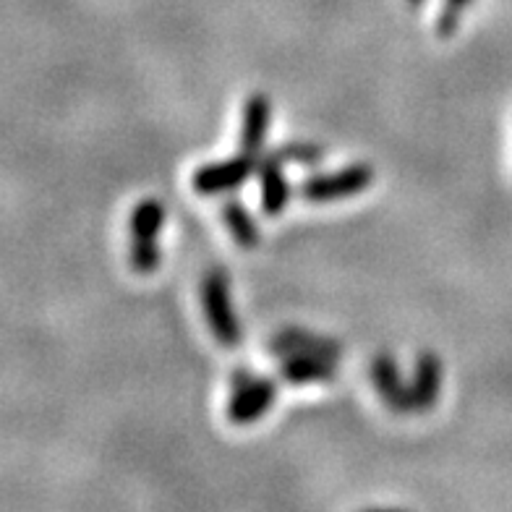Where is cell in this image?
<instances>
[{"mask_svg":"<svg viewBox=\"0 0 512 512\" xmlns=\"http://www.w3.org/2000/svg\"><path fill=\"white\" fill-rule=\"evenodd\" d=\"M272 155L283 162H293V165H304V168H317L319 162L324 160V149L319 144L309 142H290L275 149Z\"/></svg>","mask_w":512,"mask_h":512,"instance_id":"4fadbf2b","label":"cell"},{"mask_svg":"<svg viewBox=\"0 0 512 512\" xmlns=\"http://www.w3.org/2000/svg\"><path fill=\"white\" fill-rule=\"evenodd\" d=\"M270 351L275 356H322L330 361H340L343 358V345L337 340L322 335H311L304 330H283L272 337Z\"/></svg>","mask_w":512,"mask_h":512,"instance_id":"ba28073f","label":"cell"},{"mask_svg":"<svg viewBox=\"0 0 512 512\" xmlns=\"http://www.w3.org/2000/svg\"><path fill=\"white\" fill-rule=\"evenodd\" d=\"M337 377V361L322 356H285L280 358V379L288 384L332 382Z\"/></svg>","mask_w":512,"mask_h":512,"instance_id":"30bf717a","label":"cell"},{"mask_svg":"<svg viewBox=\"0 0 512 512\" xmlns=\"http://www.w3.org/2000/svg\"><path fill=\"white\" fill-rule=\"evenodd\" d=\"M259 160L262 157L238 152L230 160L209 162V165H202L196 170L194 178H191V186L199 196H228L241 189L243 183L254 176L256 168H259Z\"/></svg>","mask_w":512,"mask_h":512,"instance_id":"277c9868","label":"cell"},{"mask_svg":"<svg viewBox=\"0 0 512 512\" xmlns=\"http://www.w3.org/2000/svg\"><path fill=\"white\" fill-rule=\"evenodd\" d=\"M202 309L209 332L223 348L233 351L241 345V322L233 309L230 277L223 270H209L202 280Z\"/></svg>","mask_w":512,"mask_h":512,"instance_id":"6da1fadb","label":"cell"},{"mask_svg":"<svg viewBox=\"0 0 512 512\" xmlns=\"http://www.w3.org/2000/svg\"><path fill=\"white\" fill-rule=\"evenodd\" d=\"M220 215H223L225 228L230 230L233 241L241 246V249H256L259 241H262V230L256 225L254 215L249 212V207L238 199H228V202L220 207Z\"/></svg>","mask_w":512,"mask_h":512,"instance_id":"7c38bea8","label":"cell"},{"mask_svg":"<svg viewBox=\"0 0 512 512\" xmlns=\"http://www.w3.org/2000/svg\"><path fill=\"white\" fill-rule=\"evenodd\" d=\"M162 225H165V207H162L160 199H142L136 204L134 212H131V243L136 246H149V243H157Z\"/></svg>","mask_w":512,"mask_h":512,"instance_id":"8fae6325","label":"cell"},{"mask_svg":"<svg viewBox=\"0 0 512 512\" xmlns=\"http://www.w3.org/2000/svg\"><path fill=\"white\" fill-rule=\"evenodd\" d=\"M411 6H421V3H426V0H408Z\"/></svg>","mask_w":512,"mask_h":512,"instance_id":"2e32d148","label":"cell"},{"mask_svg":"<svg viewBox=\"0 0 512 512\" xmlns=\"http://www.w3.org/2000/svg\"><path fill=\"white\" fill-rule=\"evenodd\" d=\"M230 387H233V395L225 405V416L236 426L256 424L264 413H270L277 400L275 379L254 377L249 371H236L230 379Z\"/></svg>","mask_w":512,"mask_h":512,"instance_id":"3957f363","label":"cell"},{"mask_svg":"<svg viewBox=\"0 0 512 512\" xmlns=\"http://www.w3.org/2000/svg\"><path fill=\"white\" fill-rule=\"evenodd\" d=\"M471 6V0H445V6L439 11L437 16V34L439 37H452V34L458 32L460 19H463V11Z\"/></svg>","mask_w":512,"mask_h":512,"instance_id":"9a60e30c","label":"cell"},{"mask_svg":"<svg viewBox=\"0 0 512 512\" xmlns=\"http://www.w3.org/2000/svg\"><path fill=\"white\" fill-rule=\"evenodd\" d=\"M272 126V100L264 92H254L249 100L243 102L241 115V152L246 155H264V142Z\"/></svg>","mask_w":512,"mask_h":512,"instance_id":"8992f818","label":"cell"},{"mask_svg":"<svg viewBox=\"0 0 512 512\" xmlns=\"http://www.w3.org/2000/svg\"><path fill=\"white\" fill-rule=\"evenodd\" d=\"M256 176H259V191H262V212L270 217L280 215L290 204V183L285 178L283 160H277L272 152L262 155Z\"/></svg>","mask_w":512,"mask_h":512,"instance_id":"9c48e42d","label":"cell"},{"mask_svg":"<svg viewBox=\"0 0 512 512\" xmlns=\"http://www.w3.org/2000/svg\"><path fill=\"white\" fill-rule=\"evenodd\" d=\"M128 264L136 275H152L155 270H160L162 264V251L157 243H149V246H136L131 243L128 249Z\"/></svg>","mask_w":512,"mask_h":512,"instance_id":"5bb4252c","label":"cell"},{"mask_svg":"<svg viewBox=\"0 0 512 512\" xmlns=\"http://www.w3.org/2000/svg\"><path fill=\"white\" fill-rule=\"evenodd\" d=\"M377 173L366 162H353L345 168H337L332 173H314V176L304 178V183L298 186L301 199L309 204H332L343 202L348 196L364 194L374 183Z\"/></svg>","mask_w":512,"mask_h":512,"instance_id":"7a4b0ae2","label":"cell"},{"mask_svg":"<svg viewBox=\"0 0 512 512\" xmlns=\"http://www.w3.org/2000/svg\"><path fill=\"white\" fill-rule=\"evenodd\" d=\"M371 382H374V390L382 398V403L387 405V411L392 413H413L411 408V384L405 382L403 374H400L398 361L390 356V353H379L371 361Z\"/></svg>","mask_w":512,"mask_h":512,"instance_id":"5b68a950","label":"cell"},{"mask_svg":"<svg viewBox=\"0 0 512 512\" xmlns=\"http://www.w3.org/2000/svg\"><path fill=\"white\" fill-rule=\"evenodd\" d=\"M442 379H445V369L442 361L434 353L424 351L416 358L413 366V379L411 384V408L413 413H429L434 405L439 403L442 395Z\"/></svg>","mask_w":512,"mask_h":512,"instance_id":"52a82bcc","label":"cell"}]
</instances>
